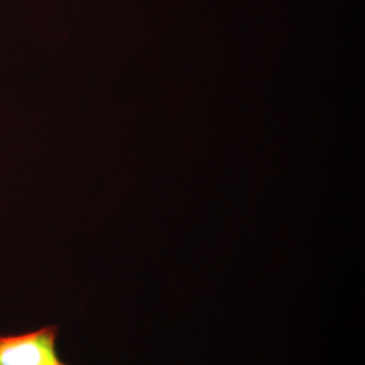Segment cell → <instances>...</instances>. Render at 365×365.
Listing matches in <instances>:
<instances>
[{"label": "cell", "instance_id": "7a4b0ae2", "mask_svg": "<svg viewBox=\"0 0 365 365\" xmlns=\"http://www.w3.org/2000/svg\"><path fill=\"white\" fill-rule=\"evenodd\" d=\"M48 365H68L64 363V361H61V359L60 357H56L53 361H51Z\"/></svg>", "mask_w": 365, "mask_h": 365}, {"label": "cell", "instance_id": "6da1fadb", "mask_svg": "<svg viewBox=\"0 0 365 365\" xmlns=\"http://www.w3.org/2000/svg\"><path fill=\"white\" fill-rule=\"evenodd\" d=\"M58 327H41L16 336H0V365H48L57 354Z\"/></svg>", "mask_w": 365, "mask_h": 365}]
</instances>
